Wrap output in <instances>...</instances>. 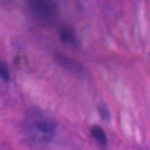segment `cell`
Wrapping results in <instances>:
<instances>
[{"label": "cell", "mask_w": 150, "mask_h": 150, "mask_svg": "<svg viewBox=\"0 0 150 150\" xmlns=\"http://www.w3.org/2000/svg\"><path fill=\"white\" fill-rule=\"evenodd\" d=\"M56 130L55 121L40 109H30L25 118L26 134L36 142H48Z\"/></svg>", "instance_id": "1"}, {"label": "cell", "mask_w": 150, "mask_h": 150, "mask_svg": "<svg viewBox=\"0 0 150 150\" xmlns=\"http://www.w3.org/2000/svg\"><path fill=\"white\" fill-rule=\"evenodd\" d=\"M33 16L43 25H52L60 14L59 0H27Z\"/></svg>", "instance_id": "2"}, {"label": "cell", "mask_w": 150, "mask_h": 150, "mask_svg": "<svg viewBox=\"0 0 150 150\" xmlns=\"http://www.w3.org/2000/svg\"><path fill=\"white\" fill-rule=\"evenodd\" d=\"M60 39L62 40V42L69 46H77L79 43L76 34L70 27H62L60 29Z\"/></svg>", "instance_id": "3"}, {"label": "cell", "mask_w": 150, "mask_h": 150, "mask_svg": "<svg viewBox=\"0 0 150 150\" xmlns=\"http://www.w3.org/2000/svg\"><path fill=\"white\" fill-rule=\"evenodd\" d=\"M90 134L91 137L97 142V144H100L101 146H105L108 144V138L105 135V131L100 127V125H93L90 129Z\"/></svg>", "instance_id": "4"}, {"label": "cell", "mask_w": 150, "mask_h": 150, "mask_svg": "<svg viewBox=\"0 0 150 150\" xmlns=\"http://www.w3.org/2000/svg\"><path fill=\"white\" fill-rule=\"evenodd\" d=\"M0 79L5 82L9 81V71H8L7 66L4 62H0Z\"/></svg>", "instance_id": "5"}, {"label": "cell", "mask_w": 150, "mask_h": 150, "mask_svg": "<svg viewBox=\"0 0 150 150\" xmlns=\"http://www.w3.org/2000/svg\"><path fill=\"white\" fill-rule=\"evenodd\" d=\"M98 110L101 111V115L103 116V118H107V116H109V112H108V108H105L104 105H101L98 108Z\"/></svg>", "instance_id": "6"}, {"label": "cell", "mask_w": 150, "mask_h": 150, "mask_svg": "<svg viewBox=\"0 0 150 150\" xmlns=\"http://www.w3.org/2000/svg\"><path fill=\"white\" fill-rule=\"evenodd\" d=\"M0 150H6V149H0Z\"/></svg>", "instance_id": "7"}]
</instances>
